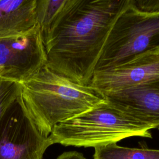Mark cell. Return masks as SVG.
Masks as SVG:
<instances>
[{
  "label": "cell",
  "mask_w": 159,
  "mask_h": 159,
  "mask_svg": "<svg viewBox=\"0 0 159 159\" xmlns=\"http://www.w3.org/2000/svg\"><path fill=\"white\" fill-rule=\"evenodd\" d=\"M126 0H66L43 36L47 66L89 86L102 48Z\"/></svg>",
  "instance_id": "6da1fadb"
},
{
  "label": "cell",
  "mask_w": 159,
  "mask_h": 159,
  "mask_svg": "<svg viewBox=\"0 0 159 159\" xmlns=\"http://www.w3.org/2000/svg\"><path fill=\"white\" fill-rule=\"evenodd\" d=\"M17 100L38 128L49 136L55 125L71 119L104 101L89 86L75 83L47 65L19 83Z\"/></svg>",
  "instance_id": "7a4b0ae2"
},
{
  "label": "cell",
  "mask_w": 159,
  "mask_h": 159,
  "mask_svg": "<svg viewBox=\"0 0 159 159\" xmlns=\"http://www.w3.org/2000/svg\"><path fill=\"white\" fill-rule=\"evenodd\" d=\"M159 50V0H126L102 48L95 71Z\"/></svg>",
  "instance_id": "3957f363"
},
{
  "label": "cell",
  "mask_w": 159,
  "mask_h": 159,
  "mask_svg": "<svg viewBox=\"0 0 159 159\" xmlns=\"http://www.w3.org/2000/svg\"><path fill=\"white\" fill-rule=\"evenodd\" d=\"M152 129L105 99L93 107L53 127L52 145L96 147L131 137L151 138Z\"/></svg>",
  "instance_id": "277c9868"
},
{
  "label": "cell",
  "mask_w": 159,
  "mask_h": 159,
  "mask_svg": "<svg viewBox=\"0 0 159 159\" xmlns=\"http://www.w3.org/2000/svg\"><path fill=\"white\" fill-rule=\"evenodd\" d=\"M50 145L17 99L0 120V159H42Z\"/></svg>",
  "instance_id": "5b68a950"
},
{
  "label": "cell",
  "mask_w": 159,
  "mask_h": 159,
  "mask_svg": "<svg viewBox=\"0 0 159 159\" xmlns=\"http://www.w3.org/2000/svg\"><path fill=\"white\" fill-rule=\"evenodd\" d=\"M46 64V52L39 25L22 34L0 38L1 78L20 83Z\"/></svg>",
  "instance_id": "8992f818"
},
{
  "label": "cell",
  "mask_w": 159,
  "mask_h": 159,
  "mask_svg": "<svg viewBox=\"0 0 159 159\" xmlns=\"http://www.w3.org/2000/svg\"><path fill=\"white\" fill-rule=\"evenodd\" d=\"M159 77V50L150 51L112 68L95 71L89 86L102 96Z\"/></svg>",
  "instance_id": "52a82bcc"
},
{
  "label": "cell",
  "mask_w": 159,
  "mask_h": 159,
  "mask_svg": "<svg viewBox=\"0 0 159 159\" xmlns=\"http://www.w3.org/2000/svg\"><path fill=\"white\" fill-rule=\"evenodd\" d=\"M102 96L106 101L152 129H159V77Z\"/></svg>",
  "instance_id": "ba28073f"
},
{
  "label": "cell",
  "mask_w": 159,
  "mask_h": 159,
  "mask_svg": "<svg viewBox=\"0 0 159 159\" xmlns=\"http://www.w3.org/2000/svg\"><path fill=\"white\" fill-rule=\"evenodd\" d=\"M36 0H0V38L28 32L38 25Z\"/></svg>",
  "instance_id": "9c48e42d"
},
{
  "label": "cell",
  "mask_w": 159,
  "mask_h": 159,
  "mask_svg": "<svg viewBox=\"0 0 159 159\" xmlns=\"http://www.w3.org/2000/svg\"><path fill=\"white\" fill-rule=\"evenodd\" d=\"M93 159H159V150L130 148L114 143L94 148Z\"/></svg>",
  "instance_id": "30bf717a"
},
{
  "label": "cell",
  "mask_w": 159,
  "mask_h": 159,
  "mask_svg": "<svg viewBox=\"0 0 159 159\" xmlns=\"http://www.w3.org/2000/svg\"><path fill=\"white\" fill-rule=\"evenodd\" d=\"M66 1V0H36L35 19L42 37L48 32Z\"/></svg>",
  "instance_id": "8fae6325"
},
{
  "label": "cell",
  "mask_w": 159,
  "mask_h": 159,
  "mask_svg": "<svg viewBox=\"0 0 159 159\" xmlns=\"http://www.w3.org/2000/svg\"><path fill=\"white\" fill-rule=\"evenodd\" d=\"M19 83L0 77V120L7 109L17 99Z\"/></svg>",
  "instance_id": "7c38bea8"
},
{
  "label": "cell",
  "mask_w": 159,
  "mask_h": 159,
  "mask_svg": "<svg viewBox=\"0 0 159 159\" xmlns=\"http://www.w3.org/2000/svg\"><path fill=\"white\" fill-rule=\"evenodd\" d=\"M56 159H86L83 154L76 152V151H70L66 152L58 156Z\"/></svg>",
  "instance_id": "4fadbf2b"
}]
</instances>
